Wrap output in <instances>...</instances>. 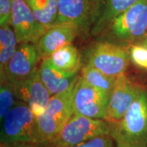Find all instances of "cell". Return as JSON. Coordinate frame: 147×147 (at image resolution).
<instances>
[{
	"instance_id": "obj_1",
	"label": "cell",
	"mask_w": 147,
	"mask_h": 147,
	"mask_svg": "<svg viewBox=\"0 0 147 147\" xmlns=\"http://www.w3.org/2000/svg\"><path fill=\"white\" fill-rule=\"evenodd\" d=\"M117 147H147V91L143 89L121 119L108 122Z\"/></svg>"
},
{
	"instance_id": "obj_2",
	"label": "cell",
	"mask_w": 147,
	"mask_h": 147,
	"mask_svg": "<svg viewBox=\"0 0 147 147\" xmlns=\"http://www.w3.org/2000/svg\"><path fill=\"white\" fill-rule=\"evenodd\" d=\"M48 142L40 133L38 119L25 103L17 100L3 121L1 143L9 147Z\"/></svg>"
},
{
	"instance_id": "obj_3",
	"label": "cell",
	"mask_w": 147,
	"mask_h": 147,
	"mask_svg": "<svg viewBox=\"0 0 147 147\" xmlns=\"http://www.w3.org/2000/svg\"><path fill=\"white\" fill-rule=\"evenodd\" d=\"M147 33V0L135 4L117 16L102 33V41L122 46L139 41Z\"/></svg>"
},
{
	"instance_id": "obj_4",
	"label": "cell",
	"mask_w": 147,
	"mask_h": 147,
	"mask_svg": "<svg viewBox=\"0 0 147 147\" xmlns=\"http://www.w3.org/2000/svg\"><path fill=\"white\" fill-rule=\"evenodd\" d=\"M57 1L58 16L53 25H71L76 27L79 35L91 33L102 16L105 4V0H57Z\"/></svg>"
},
{
	"instance_id": "obj_5",
	"label": "cell",
	"mask_w": 147,
	"mask_h": 147,
	"mask_svg": "<svg viewBox=\"0 0 147 147\" xmlns=\"http://www.w3.org/2000/svg\"><path fill=\"white\" fill-rule=\"evenodd\" d=\"M78 78L67 90L52 95L45 113L37 117L46 142H52L74 115V96Z\"/></svg>"
},
{
	"instance_id": "obj_6",
	"label": "cell",
	"mask_w": 147,
	"mask_h": 147,
	"mask_svg": "<svg viewBox=\"0 0 147 147\" xmlns=\"http://www.w3.org/2000/svg\"><path fill=\"white\" fill-rule=\"evenodd\" d=\"M109 135L107 121L74 115L51 142L56 147H71Z\"/></svg>"
},
{
	"instance_id": "obj_7",
	"label": "cell",
	"mask_w": 147,
	"mask_h": 147,
	"mask_svg": "<svg viewBox=\"0 0 147 147\" xmlns=\"http://www.w3.org/2000/svg\"><path fill=\"white\" fill-rule=\"evenodd\" d=\"M85 65L91 66L113 77L123 74L129 64V56L122 46L101 41L93 44L86 50Z\"/></svg>"
},
{
	"instance_id": "obj_8",
	"label": "cell",
	"mask_w": 147,
	"mask_h": 147,
	"mask_svg": "<svg viewBox=\"0 0 147 147\" xmlns=\"http://www.w3.org/2000/svg\"><path fill=\"white\" fill-rule=\"evenodd\" d=\"M109 99L79 76L74 96V115L104 120Z\"/></svg>"
},
{
	"instance_id": "obj_9",
	"label": "cell",
	"mask_w": 147,
	"mask_h": 147,
	"mask_svg": "<svg viewBox=\"0 0 147 147\" xmlns=\"http://www.w3.org/2000/svg\"><path fill=\"white\" fill-rule=\"evenodd\" d=\"M40 59L36 45L18 44L16 52L5 66L1 76H5L14 86L23 82L38 69Z\"/></svg>"
},
{
	"instance_id": "obj_10",
	"label": "cell",
	"mask_w": 147,
	"mask_h": 147,
	"mask_svg": "<svg viewBox=\"0 0 147 147\" xmlns=\"http://www.w3.org/2000/svg\"><path fill=\"white\" fill-rule=\"evenodd\" d=\"M18 44L36 45L47 29L36 20L25 0L12 1L10 23Z\"/></svg>"
},
{
	"instance_id": "obj_11",
	"label": "cell",
	"mask_w": 147,
	"mask_h": 147,
	"mask_svg": "<svg viewBox=\"0 0 147 147\" xmlns=\"http://www.w3.org/2000/svg\"><path fill=\"white\" fill-rule=\"evenodd\" d=\"M142 90L143 88L132 82L124 74L119 76L110 95L104 120L111 122L121 119Z\"/></svg>"
},
{
	"instance_id": "obj_12",
	"label": "cell",
	"mask_w": 147,
	"mask_h": 147,
	"mask_svg": "<svg viewBox=\"0 0 147 147\" xmlns=\"http://www.w3.org/2000/svg\"><path fill=\"white\" fill-rule=\"evenodd\" d=\"M15 88L16 99L25 103L36 117L45 113L52 95L42 83L39 68Z\"/></svg>"
},
{
	"instance_id": "obj_13",
	"label": "cell",
	"mask_w": 147,
	"mask_h": 147,
	"mask_svg": "<svg viewBox=\"0 0 147 147\" xmlns=\"http://www.w3.org/2000/svg\"><path fill=\"white\" fill-rule=\"evenodd\" d=\"M78 35L76 27L68 25H53L47 29L36 44L41 59L50 57L58 49L71 44Z\"/></svg>"
},
{
	"instance_id": "obj_14",
	"label": "cell",
	"mask_w": 147,
	"mask_h": 147,
	"mask_svg": "<svg viewBox=\"0 0 147 147\" xmlns=\"http://www.w3.org/2000/svg\"><path fill=\"white\" fill-rule=\"evenodd\" d=\"M39 75L51 95L67 90L79 78L78 74L67 76L60 72L53 67L49 58L42 60L39 67Z\"/></svg>"
},
{
	"instance_id": "obj_15",
	"label": "cell",
	"mask_w": 147,
	"mask_h": 147,
	"mask_svg": "<svg viewBox=\"0 0 147 147\" xmlns=\"http://www.w3.org/2000/svg\"><path fill=\"white\" fill-rule=\"evenodd\" d=\"M49 59L55 69L67 76L78 74L82 65L79 51L71 43L55 51Z\"/></svg>"
},
{
	"instance_id": "obj_16",
	"label": "cell",
	"mask_w": 147,
	"mask_h": 147,
	"mask_svg": "<svg viewBox=\"0 0 147 147\" xmlns=\"http://www.w3.org/2000/svg\"><path fill=\"white\" fill-rule=\"evenodd\" d=\"M138 1V0H105L103 13L92 29L91 34L93 36H100L117 16L129 8Z\"/></svg>"
},
{
	"instance_id": "obj_17",
	"label": "cell",
	"mask_w": 147,
	"mask_h": 147,
	"mask_svg": "<svg viewBox=\"0 0 147 147\" xmlns=\"http://www.w3.org/2000/svg\"><path fill=\"white\" fill-rule=\"evenodd\" d=\"M36 20L48 29L58 16L57 0H25Z\"/></svg>"
},
{
	"instance_id": "obj_18",
	"label": "cell",
	"mask_w": 147,
	"mask_h": 147,
	"mask_svg": "<svg viewBox=\"0 0 147 147\" xmlns=\"http://www.w3.org/2000/svg\"><path fill=\"white\" fill-rule=\"evenodd\" d=\"M80 77L88 84L110 97L117 77H113L102 72L91 66L84 65Z\"/></svg>"
},
{
	"instance_id": "obj_19",
	"label": "cell",
	"mask_w": 147,
	"mask_h": 147,
	"mask_svg": "<svg viewBox=\"0 0 147 147\" xmlns=\"http://www.w3.org/2000/svg\"><path fill=\"white\" fill-rule=\"evenodd\" d=\"M10 25L0 28V72L3 73L7 64L16 52L18 42Z\"/></svg>"
},
{
	"instance_id": "obj_20",
	"label": "cell",
	"mask_w": 147,
	"mask_h": 147,
	"mask_svg": "<svg viewBox=\"0 0 147 147\" xmlns=\"http://www.w3.org/2000/svg\"><path fill=\"white\" fill-rule=\"evenodd\" d=\"M16 99L15 88L5 76H1L0 84V120L2 123L16 102Z\"/></svg>"
},
{
	"instance_id": "obj_21",
	"label": "cell",
	"mask_w": 147,
	"mask_h": 147,
	"mask_svg": "<svg viewBox=\"0 0 147 147\" xmlns=\"http://www.w3.org/2000/svg\"><path fill=\"white\" fill-rule=\"evenodd\" d=\"M130 57L135 65L147 69V47L144 45H132Z\"/></svg>"
},
{
	"instance_id": "obj_22",
	"label": "cell",
	"mask_w": 147,
	"mask_h": 147,
	"mask_svg": "<svg viewBox=\"0 0 147 147\" xmlns=\"http://www.w3.org/2000/svg\"><path fill=\"white\" fill-rule=\"evenodd\" d=\"M71 147H117L113 140L110 136H102Z\"/></svg>"
},
{
	"instance_id": "obj_23",
	"label": "cell",
	"mask_w": 147,
	"mask_h": 147,
	"mask_svg": "<svg viewBox=\"0 0 147 147\" xmlns=\"http://www.w3.org/2000/svg\"><path fill=\"white\" fill-rule=\"evenodd\" d=\"M12 15V1L0 0V25H10Z\"/></svg>"
},
{
	"instance_id": "obj_24",
	"label": "cell",
	"mask_w": 147,
	"mask_h": 147,
	"mask_svg": "<svg viewBox=\"0 0 147 147\" xmlns=\"http://www.w3.org/2000/svg\"><path fill=\"white\" fill-rule=\"evenodd\" d=\"M19 147H56L52 144V142H44L40 144H34L24 145Z\"/></svg>"
},
{
	"instance_id": "obj_25",
	"label": "cell",
	"mask_w": 147,
	"mask_h": 147,
	"mask_svg": "<svg viewBox=\"0 0 147 147\" xmlns=\"http://www.w3.org/2000/svg\"><path fill=\"white\" fill-rule=\"evenodd\" d=\"M0 147H9V146H8L7 145H5L4 144H3V143H1V144H0Z\"/></svg>"
},
{
	"instance_id": "obj_26",
	"label": "cell",
	"mask_w": 147,
	"mask_h": 147,
	"mask_svg": "<svg viewBox=\"0 0 147 147\" xmlns=\"http://www.w3.org/2000/svg\"><path fill=\"white\" fill-rule=\"evenodd\" d=\"M144 46H146V47H147V40H146V44H144Z\"/></svg>"
},
{
	"instance_id": "obj_27",
	"label": "cell",
	"mask_w": 147,
	"mask_h": 147,
	"mask_svg": "<svg viewBox=\"0 0 147 147\" xmlns=\"http://www.w3.org/2000/svg\"><path fill=\"white\" fill-rule=\"evenodd\" d=\"M11 1H15V0H11Z\"/></svg>"
}]
</instances>
